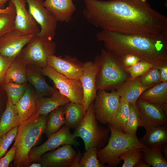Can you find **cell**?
<instances>
[{"mask_svg":"<svg viewBox=\"0 0 167 167\" xmlns=\"http://www.w3.org/2000/svg\"><path fill=\"white\" fill-rule=\"evenodd\" d=\"M83 14L101 30L126 35H167V17L148 0H84Z\"/></svg>","mask_w":167,"mask_h":167,"instance_id":"cell-1","label":"cell"},{"mask_svg":"<svg viewBox=\"0 0 167 167\" xmlns=\"http://www.w3.org/2000/svg\"><path fill=\"white\" fill-rule=\"evenodd\" d=\"M96 37L106 50L121 60L127 55H133L157 68L167 62V35L147 36L101 30Z\"/></svg>","mask_w":167,"mask_h":167,"instance_id":"cell-2","label":"cell"},{"mask_svg":"<svg viewBox=\"0 0 167 167\" xmlns=\"http://www.w3.org/2000/svg\"><path fill=\"white\" fill-rule=\"evenodd\" d=\"M48 118V115H36L35 113L18 126L14 143L16 148L15 166H26L31 163L29 153L44 133Z\"/></svg>","mask_w":167,"mask_h":167,"instance_id":"cell-3","label":"cell"},{"mask_svg":"<svg viewBox=\"0 0 167 167\" xmlns=\"http://www.w3.org/2000/svg\"><path fill=\"white\" fill-rule=\"evenodd\" d=\"M97 66L96 86L97 90L116 89L131 79L122 61L105 49H102L95 60Z\"/></svg>","mask_w":167,"mask_h":167,"instance_id":"cell-4","label":"cell"},{"mask_svg":"<svg viewBox=\"0 0 167 167\" xmlns=\"http://www.w3.org/2000/svg\"><path fill=\"white\" fill-rule=\"evenodd\" d=\"M110 136L107 145L97 152V158L100 163L104 165L107 164L110 167L117 166L119 164L120 156L131 149L147 148L137 138L118 131L109 125Z\"/></svg>","mask_w":167,"mask_h":167,"instance_id":"cell-5","label":"cell"},{"mask_svg":"<svg viewBox=\"0 0 167 167\" xmlns=\"http://www.w3.org/2000/svg\"><path fill=\"white\" fill-rule=\"evenodd\" d=\"M110 130L98 125L95 117L94 101L92 102L86 110L85 116L75 128L73 135L83 140L85 150L92 147H103L107 140Z\"/></svg>","mask_w":167,"mask_h":167,"instance_id":"cell-6","label":"cell"},{"mask_svg":"<svg viewBox=\"0 0 167 167\" xmlns=\"http://www.w3.org/2000/svg\"><path fill=\"white\" fill-rule=\"evenodd\" d=\"M56 46L53 40L35 35L15 59L42 68L48 65L49 57L55 54Z\"/></svg>","mask_w":167,"mask_h":167,"instance_id":"cell-7","label":"cell"},{"mask_svg":"<svg viewBox=\"0 0 167 167\" xmlns=\"http://www.w3.org/2000/svg\"><path fill=\"white\" fill-rule=\"evenodd\" d=\"M41 72L53 81L56 88L70 102L83 104V91L79 79L68 78L48 65L41 68Z\"/></svg>","mask_w":167,"mask_h":167,"instance_id":"cell-8","label":"cell"},{"mask_svg":"<svg viewBox=\"0 0 167 167\" xmlns=\"http://www.w3.org/2000/svg\"><path fill=\"white\" fill-rule=\"evenodd\" d=\"M26 1L29 11L41 27V30L36 35L53 40L55 34L58 22L54 16L44 6L43 0Z\"/></svg>","mask_w":167,"mask_h":167,"instance_id":"cell-9","label":"cell"},{"mask_svg":"<svg viewBox=\"0 0 167 167\" xmlns=\"http://www.w3.org/2000/svg\"><path fill=\"white\" fill-rule=\"evenodd\" d=\"M48 138L43 144L32 148L31 150L28 154L30 163L39 162L42 155L60 146L70 144L76 146L79 144L73 134L71 133L70 128L65 124Z\"/></svg>","mask_w":167,"mask_h":167,"instance_id":"cell-10","label":"cell"},{"mask_svg":"<svg viewBox=\"0 0 167 167\" xmlns=\"http://www.w3.org/2000/svg\"><path fill=\"white\" fill-rule=\"evenodd\" d=\"M120 102V96L116 90L110 92L104 90L97 91L94 101L96 120L103 124H109Z\"/></svg>","mask_w":167,"mask_h":167,"instance_id":"cell-11","label":"cell"},{"mask_svg":"<svg viewBox=\"0 0 167 167\" xmlns=\"http://www.w3.org/2000/svg\"><path fill=\"white\" fill-rule=\"evenodd\" d=\"M35 35L15 29L6 33L0 38V56L12 62Z\"/></svg>","mask_w":167,"mask_h":167,"instance_id":"cell-12","label":"cell"},{"mask_svg":"<svg viewBox=\"0 0 167 167\" xmlns=\"http://www.w3.org/2000/svg\"><path fill=\"white\" fill-rule=\"evenodd\" d=\"M97 66L94 62L88 61L83 63V74L79 79L83 91V105L86 112L90 103L94 101L97 93L96 86Z\"/></svg>","mask_w":167,"mask_h":167,"instance_id":"cell-13","label":"cell"},{"mask_svg":"<svg viewBox=\"0 0 167 167\" xmlns=\"http://www.w3.org/2000/svg\"><path fill=\"white\" fill-rule=\"evenodd\" d=\"M136 104L141 118L142 126L146 130L167 124V115L161 106L139 100Z\"/></svg>","mask_w":167,"mask_h":167,"instance_id":"cell-14","label":"cell"},{"mask_svg":"<svg viewBox=\"0 0 167 167\" xmlns=\"http://www.w3.org/2000/svg\"><path fill=\"white\" fill-rule=\"evenodd\" d=\"M48 64L58 73L70 78L79 79L83 74V63L68 55L64 58L54 55L50 56Z\"/></svg>","mask_w":167,"mask_h":167,"instance_id":"cell-15","label":"cell"},{"mask_svg":"<svg viewBox=\"0 0 167 167\" xmlns=\"http://www.w3.org/2000/svg\"><path fill=\"white\" fill-rule=\"evenodd\" d=\"M76 152L71 145H64L42 155L39 162L43 167H70Z\"/></svg>","mask_w":167,"mask_h":167,"instance_id":"cell-16","label":"cell"},{"mask_svg":"<svg viewBox=\"0 0 167 167\" xmlns=\"http://www.w3.org/2000/svg\"><path fill=\"white\" fill-rule=\"evenodd\" d=\"M15 11V29L22 32L36 35L40 30L37 23L26 7V0H10Z\"/></svg>","mask_w":167,"mask_h":167,"instance_id":"cell-17","label":"cell"},{"mask_svg":"<svg viewBox=\"0 0 167 167\" xmlns=\"http://www.w3.org/2000/svg\"><path fill=\"white\" fill-rule=\"evenodd\" d=\"M43 4L58 21L62 22H69L76 10L72 0H45Z\"/></svg>","mask_w":167,"mask_h":167,"instance_id":"cell-18","label":"cell"},{"mask_svg":"<svg viewBox=\"0 0 167 167\" xmlns=\"http://www.w3.org/2000/svg\"><path fill=\"white\" fill-rule=\"evenodd\" d=\"M153 86H143L139 76L134 79H129L126 80L116 89V91L120 96V101H125L135 105L141 94Z\"/></svg>","mask_w":167,"mask_h":167,"instance_id":"cell-19","label":"cell"},{"mask_svg":"<svg viewBox=\"0 0 167 167\" xmlns=\"http://www.w3.org/2000/svg\"><path fill=\"white\" fill-rule=\"evenodd\" d=\"M70 102L58 90L49 97L37 96L36 100V115H46L54 110Z\"/></svg>","mask_w":167,"mask_h":167,"instance_id":"cell-20","label":"cell"},{"mask_svg":"<svg viewBox=\"0 0 167 167\" xmlns=\"http://www.w3.org/2000/svg\"><path fill=\"white\" fill-rule=\"evenodd\" d=\"M36 95L26 88L24 95L15 105L20 123L36 113Z\"/></svg>","mask_w":167,"mask_h":167,"instance_id":"cell-21","label":"cell"},{"mask_svg":"<svg viewBox=\"0 0 167 167\" xmlns=\"http://www.w3.org/2000/svg\"><path fill=\"white\" fill-rule=\"evenodd\" d=\"M138 100L162 107L167 105V81L156 84L144 91Z\"/></svg>","mask_w":167,"mask_h":167,"instance_id":"cell-22","label":"cell"},{"mask_svg":"<svg viewBox=\"0 0 167 167\" xmlns=\"http://www.w3.org/2000/svg\"><path fill=\"white\" fill-rule=\"evenodd\" d=\"M41 69L40 70L27 69V79L35 87L37 96H50L58 90L47 83L41 72Z\"/></svg>","mask_w":167,"mask_h":167,"instance_id":"cell-23","label":"cell"},{"mask_svg":"<svg viewBox=\"0 0 167 167\" xmlns=\"http://www.w3.org/2000/svg\"><path fill=\"white\" fill-rule=\"evenodd\" d=\"M139 140L148 148L162 146L167 143V124L146 130L144 135Z\"/></svg>","mask_w":167,"mask_h":167,"instance_id":"cell-24","label":"cell"},{"mask_svg":"<svg viewBox=\"0 0 167 167\" xmlns=\"http://www.w3.org/2000/svg\"><path fill=\"white\" fill-rule=\"evenodd\" d=\"M20 124L15 105L7 96L6 109L0 120V137Z\"/></svg>","mask_w":167,"mask_h":167,"instance_id":"cell-25","label":"cell"},{"mask_svg":"<svg viewBox=\"0 0 167 167\" xmlns=\"http://www.w3.org/2000/svg\"><path fill=\"white\" fill-rule=\"evenodd\" d=\"M65 124L70 128H75L84 119L86 113L82 104L68 102L63 105Z\"/></svg>","mask_w":167,"mask_h":167,"instance_id":"cell-26","label":"cell"},{"mask_svg":"<svg viewBox=\"0 0 167 167\" xmlns=\"http://www.w3.org/2000/svg\"><path fill=\"white\" fill-rule=\"evenodd\" d=\"M27 72L26 64L15 59L7 70L3 84L10 82L25 84L27 81Z\"/></svg>","mask_w":167,"mask_h":167,"instance_id":"cell-27","label":"cell"},{"mask_svg":"<svg viewBox=\"0 0 167 167\" xmlns=\"http://www.w3.org/2000/svg\"><path fill=\"white\" fill-rule=\"evenodd\" d=\"M65 122L63 105L49 113L44 133L48 138L59 130Z\"/></svg>","mask_w":167,"mask_h":167,"instance_id":"cell-28","label":"cell"},{"mask_svg":"<svg viewBox=\"0 0 167 167\" xmlns=\"http://www.w3.org/2000/svg\"><path fill=\"white\" fill-rule=\"evenodd\" d=\"M130 112L129 104L125 101H120L112 121L108 124L116 130L125 133L126 123Z\"/></svg>","mask_w":167,"mask_h":167,"instance_id":"cell-29","label":"cell"},{"mask_svg":"<svg viewBox=\"0 0 167 167\" xmlns=\"http://www.w3.org/2000/svg\"><path fill=\"white\" fill-rule=\"evenodd\" d=\"M162 146L142 148V159L153 167H167V159L163 154Z\"/></svg>","mask_w":167,"mask_h":167,"instance_id":"cell-30","label":"cell"},{"mask_svg":"<svg viewBox=\"0 0 167 167\" xmlns=\"http://www.w3.org/2000/svg\"><path fill=\"white\" fill-rule=\"evenodd\" d=\"M129 104L130 112L126 126L125 133L136 136L138 128L142 126V120L136 104Z\"/></svg>","mask_w":167,"mask_h":167,"instance_id":"cell-31","label":"cell"},{"mask_svg":"<svg viewBox=\"0 0 167 167\" xmlns=\"http://www.w3.org/2000/svg\"><path fill=\"white\" fill-rule=\"evenodd\" d=\"M12 103L15 105L24 95L26 87L25 84H20L10 82L2 85Z\"/></svg>","mask_w":167,"mask_h":167,"instance_id":"cell-32","label":"cell"},{"mask_svg":"<svg viewBox=\"0 0 167 167\" xmlns=\"http://www.w3.org/2000/svg\"><path fill=\"white\" fill-rule=\"evenodd\" d=\"M97 149L92 147L85 150L80 161V167H104L101 164L97 158Z\"/></svg>","mask_w":167,"mask_h":167,"instance_id":"cell-33","label":"cell"},{"mask_svg":"<svg viewBox=\"0 0 167 167\" xmlns=\"http://www.w3.org/2000/svg\"><path fill=\"white\" fill-rule=\"evenodd\" d=\"M142 148L130 150L122 154L119 160L124 161L122 167H133L142 158Z\"/></svg>","mask_w":167,"mask_h":167,"instance_id":"cell-34","label":"cell"},{"mask_svg":"<svg viewBox=\"0 0 167 167\" xmlns=\"http://www.w3.org/2000/svg\"><path fill=\"white\" fill-rule=\"evenodd\" d=\"M15 10L8 13L0 14V38L15 29Z\"/></svg>","mask_w":167,"mask_h":167,"instance_id":"cell-35","label":"cell"},{"mask_svg":"<svg viewBox=\"0 0 167 167\" xmlns=\"http://www.w3.org/2000/svg\"><path fill=\"white\" fill-rule=\"evenodd\" d=\"M140 82L144 86H150L162 82L159 70L153 67L140 76Z\"/></svg>","mask_w":167,"mask_h":167,"instance_id":"cell-36","label":"cell"},{"mask_svg":"<svg viewBox=\"0 0 167 167\" xmlns=\"http://www.w3.org/2000/svg\"><path fill=\"white\" fill-rule=\"evenodd\" d=\"M153 67V65L148 62L140 61L125 69L130 75L131 79H134L143 75Z\"/></svg>","mask_w":167,"mask_h":167,"instance_id":"cell-37","label":"cell"},{"mask_svg":"<svg viewBox=\"0 0 167 167\" xmlns=\"http://www.w3.org/2000/svg\"><path fill=\"white\" fill-rule=\"evenodd\" d=\"M18 126H16L0 137V159L6 152L16 136Z\"/></svg>","mask_w":167,"mask_h":167,"instance_id":"cell-38","label":"cell"},{"mask_svg":"<svg viewBox=\"0 0 167 167\" xmlns=\"http://www.w3.org/2000/svg\"><path fill=\"white\" fill-rule=\"evenodd\" d=\"M16 153L15 146L14 143L11 148L0 159V167H8L14 159Z\"/></svg>","mask_w":167,"mask_h":167,"instance_id":"cell-39","label":"cell"},{"mask_svg":"<svg viewBox=\"0 0 167 167\" xmlns=\"http://www.w3.org/2000/svg\"><path fill=\"white\" fill-rule=\"evenodd\" d=\"M11 62L8 61L0 56V85L2 86L6 72Z\"/></svg>","mask_w":167,"mask_h":167,"instance_id":"cell-40","label":"cell"},{"mask_svg":"<svg viewBox=\"0 0 167 167\" xmlns=\"http://www.w3.org/2000/svg\"><path fill=\"white\" fill-rule=\"evenodd\" d=\"M121 61L124 66L126 68L141 60L139 58L135 56L128 55L124 57Z\"/></svg>","mask_w":167,"mask_h":167,"instance_id":"cell-41","label":"cell"},{"mask_svg":"<svg viewBox=\"0 0 167 167\" xmlns=\"http://www.w3.org/2000/svg\"><path fill=\"white\" fill-rule=\"evenodd\" d=\"M157 68L160 71L162 82L167 81V62L161 64Z\"/></svg>","mask_w":167,"mask_h":167,"instance_id":"cell-42","label":"cell"},{"mask_svg":"<svg viewBox=\"0 0 167 167\" xmlns=\"http://www.w3.org/2000/svg\"><path fill=\"white\" fill-rule=\"evenodd\" d=\"M82 157V155L78 150L70 167H80V162Z\"/></svg>","mask_w":167,"mask_h":167,"instance_id":"cell-43","label":"cell"},{"mask_svg":"<svg viewBox=\"0 0 167 167\" xmlns=\"http://www.w3.org/2000/svg\"><path fill=\"white\" fill-rule=\"evenodd\" d=\"M15 10V6L13 3L10 1L9 4L5 8L0 9V14L10 13Z\"/></svg>","mask_w":167,"mask_h":167,"instance_id":"cell-44","label":"cell"},{"mask_svg":"<svg viewBox=\"0 0 167 167\" xmlns=\"http://www.w3.org/2000/svg\"><path fill=\"white\" fill-rule=\"evenodd\" d=\"M150 165L145 162L142 159L139 160L135 165V167H149Z\"/></svg>","mask_w":167,"mask_h":167,"instance_id":"cell-45","label":"cell"},{"mask_svg":"<svg viewBox=\"0 0 167 167\" xmlns=\"http://www.w3.org/2000/svg\"><path fill=\"white\" fill-rule=\"evenodd\" d=\"M163 154L166 159H167V143L163 144L162 146Z\"/></svg>","mask_w":167,"mask_h":167,"instance_id":"cell-46","label":"cell"},{"mask_svg":"<svg viewBox=\"0 0 167 167\" xmlns=\"http://www.w3.org/2000/svg\"><path fill=\"white\" fill-rule=\"evenodd\" d=\"M8 0H0V9L4 8V6L5 3Z\"/></svg>","mask_w":167,"mask_h":167,"instance_id":"cell-47","label":"cell"},{"mask_svg":"<svg viewBox=\"0 0 167 167\" xmlns=\"http://www.w3.org/2000/svg\"><path fill=\"white\" fill-rule=\"evenodd\" d=\"M29 167H42L41 164L40 163H33L29 165Z\"/></svg>","mask_w":167,"mask_h":167,"instance_id":"cell-48","label":"cell"}]
</instances>
